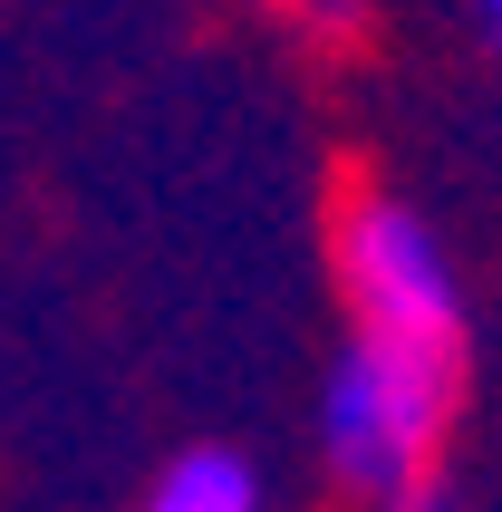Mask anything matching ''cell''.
<instances>
[{"instance_id":"cell-1","label":"cell","mask_w":502,"mask_h":512,"mask_svg":"<svg viewBox=\"0 0 502 512\" xmlns=\"http://www.w3.org/2000/svg\"><path fill=\"white\" fill-rule=\"evenodd\" d=\"M454 416H464V358L454 348H396V339H358V329H338V358L319 368V397H309L319 464L348 503L445 474Z\"/></svg>"},{"instance_id":"cell-2","label":"cell","mask_w":502,"mask_h":512,"mask_svg":"<svg viewBox=\"0 0 502 512\" xmlns=\"http://www.w3.org/2000/svg\"><path fill=\"white\" fill-rule=\"evenodd\" d=\"M329 290L358 339L396 348H454L474 358V310H464V271H454L445 232L425 223L416 194L396 184H348L329 203Z\"/></svg>"},{"instance_id":"cell-3","label":"cell","mask_w":502,"mask_h":512,"mask_svg":"<svg viewBox=\"0 0 502 512\" xmlns=\"http://www.w3.org/2000/svg\"><path fill=\"white\" fill-rule=\"evenodd\" d=\"M136 512H271V474L242 445H184V455L155 464Z\"/></svg>"},{"instance_id":"cell-4","label":"cell","mask_w":502,"mask_h":512,"mask_svg":"<svg viewBox=\"0 0 502 512\" xmlns=\"http://www.w3.org/2000/svg\"><path fill=\"white\" fill-rule=\"evenodd\" d=\"M358 512H464V503H454L445 474H416V484H396V493H367Z\"/></svg>"},{"instance_id":"cell-5","label":"cell","mask_w":502,"mask_h":512,"mask_svg":"<svg viewBox=\"0 0 502 512\" xmlns=\"http://www.w3.org/2000/svg\"><path fill=\"white\" fill-rule=\"evenodd\" d=\"M300 20L319 29L329 49H348V39H358V29H367V10H358V0H300Z\"/></svg>"},{"instance_id":"cell-6","label":"cell","mask_w":502,"mask_h":512,"mask_svg":"<svg viewBox=\"0 0 502 512\" xmlns=\"http://www.w3.org/2000/svg\"><path fill=\"white\" fill-rule=\"evenodd\" d=\"M464 10H474V29H483V39L502 49V0H464Z\"/></svg>"}]
</instances>
